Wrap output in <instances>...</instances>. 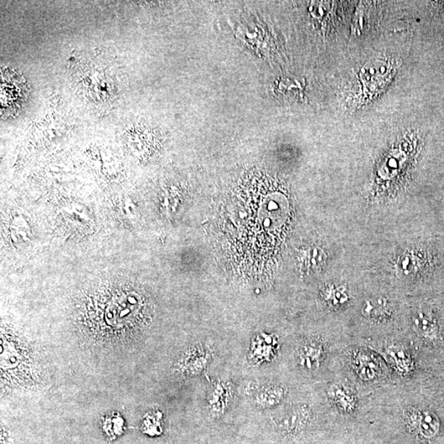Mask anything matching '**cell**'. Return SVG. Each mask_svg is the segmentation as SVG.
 Here are the masks:
<instances>
[{
	"label": "cell",
	"mask_w": 444,
	"mask_h": 444,
	"mask_svg": "<svg viewBox=\"0 0 444 444\" xmlns=\"http://www.w3.org/2000/svg\"><path fill=\"white\" fill-rule=\"evenodd\" d=\"M324 298L333 306H338L348 301V296L342 288L328 287L324 292Z\"/></svg>",
	"instance_id": "obj_11"
},
{
	"label": "cell",
	"mask_w": 444,
	"mask_h": 444,
	"mask_svg": "<svg viewBox=\"0 0 444 444\" xmlns=\"http://www.w3.org/2000/svg\"><path fill=\"white\" fill-rule=\"evenodd\" d=\"M215 357V349L209 343H195L179 356L177 367L179 372L188 377L203 375L209 370Z\"/></svg>",
	"instance_id": "obj_2"
},
{
	"label": "cell",
	"mask_w": 444,
	"mask_h": 444,
	"mask_svg": "<svg viewBox=\"0 0 444 444\" xmlns=\"http://www.w3.org/2000/svg\"><path fill=\"white\" fill-rule=\"evenodd\" d=\"M161 413L156 415H148L143 423V431L150 436L161 435L163 433Z\"/></svg>",
	"instance_id": "obj_10"
},
{
	"label": "cell",
	"mask_w": 444,
	"mask_h": 444,
	"mask_svg": "<svg viewBox=\"0 0 444 444\" xmlns=\"http://www.w3.org/2000/svg\"><path fill=\"white\" fill-rule=\"evenodd\" d=\"M413 327L418 334L428 340H435L438 335L437 325L433 319L425 313H418L413 318Z\"/></svg>",
	"instance_id": "obj_7"
},
{
	"label": "cell",
	"mask_w": 444,
	"mask_h": 444,
	"mask_svg": "<svg viewBox=\"0 0 444 444\" xmlns=\"http://www.w3.org/2000/svg\"><path fill=\"white\" fill-rule=\"evenodd\" d=\"M236 388L229 378H220L209 387L206 396L205 410L209 420L218 421L229 412L235 401Z\"/></svg>",
	"instance_id": "obj_1"
},
{
	"label": "cell",
	"mask_w": 444,
	"mask_h": 444,
	"mask_svg": "<svg viewBox=\"0 0 444 444\" xmlns=\"http://www.w3.org/2000/svg\"><path fill=\"white\" fill-rule=\"evenodd\" d=\"M374 365L372 362H365L364 365H360L359 369V374L363 379H371L375 376Z\"/></svg>",
	"instance_id": "obj_12"
},
{
	"label": "cell",
	"mask_w": 444,
	"mask_h": 444,
	"mask_svg": "<svg viewBox=\"0 0 444 444\" xmlns=\"http://www.w3.org/2000/svg\"><path fill=\"white\" fill-rule=\"evenodd\" d=\"M312 413L307 406L292 408L284 416L273 421L277 435L290 440L296 438L311 425Z\"/></svg>",
	"instance_id": "obj_3"
},
{
	"label": "cell",
	"mask_w": 444,
	"mask_h": 444,
	"mask_svg": "<svg viewBox=\"0 0 444 444\" xmlns=\"http://www.w3.org/2000/svg\"><path fill=\"white\" fill-rule=\"evenodd\" d=\"M328 396L333 404L344 411L353 409L355 405L354 397L340 385L330 387Z\"/></svg>",
	"instance_id": "obj_9"
},
{
	"label": "cell",
	"mask_w": 444,
	"mask_h": 444,
	"mask_svg": "<svg viewBox=\"0 0 444 444\" xmlns=\"http://www.w3.org/2000/svg\"><path fill=\"white\" fill-rule=\"evenodd\" d=\"M252 404L259 410H270L280 405L287 395L285 387L277 384L250 385L246 388Z\"/></svg>",
	"instance_id": "obj_5"
},
{
	"label": "cell",
	"mask_w": 444,
	"mask_h": 444,
	"mask_svg": "<svg viewBox=\"0 0 444 444\" xmlns=\"http://www.w3.org/2000/svg\"><path fill=\"white\" fill-rule=\"evenodd\" d=\"M280 350V342L274 334L260 333L252 338L248 360L256 365L270 364L274 360Z\"/></svg>",
	"instance_id": "obj_4"
},
{
	"label": "cell",
	"mask_w": 444,
	"mask_h": 444,
	"mask_svg": "<svg viewBox=\"0 0 444 444\" xmlns=\"http://www.w3.org/2000/svg\"><path fill=\"white\" fill-rule=\"evenodd\" d=\"M324 357V345L321 340L311 338L299 345L297 350L298 364L308 372L318 370Z\"/></svg>",
	"instance_id": "obj_6"
},
{
	"label": "cell",
	"mask_w": 444,
	"mask_h": 444,
	"mask_svg": "<svg viewBox=\"0 0 444 444\" xmlns=\"http://www.w3.org/2000/svg\"><path fill=\"white\" fill-rule=\"evenodd\" d=\"M362 312L366 318L370 319L384 318L390 313L389 304L384 298L370 299L365 302Z\"/></svg>",
	"instance_id": "obj_8"
}]
</instances>
